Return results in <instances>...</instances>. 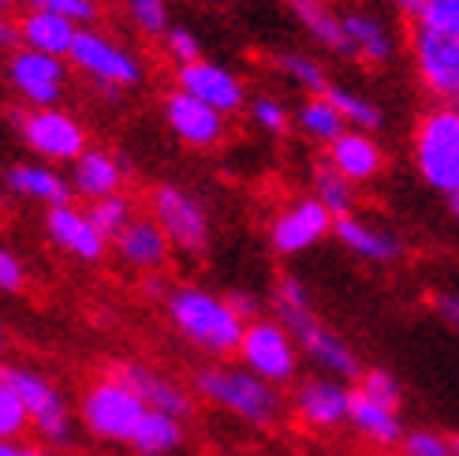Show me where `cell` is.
I'll return each instance as SVG.
<instances>
[{
	"mask_svg": "<svg viewBox=\"0 0 459 456\" xmlns=\"http://www.w3.org/2000/svg\"><path fill=\"white\" fill-rule=\"evenodd\" d=\"M273 318L288 326V333L295 337L303 359L314 363L317 374H333V378H343V381H359V374L366 371L359 363V352L343 340L325 318L314 311V300H310V288L284 273V277L273 285Z\"/></svg>",
	"mask_w": 459,
	"mask_h": 456,
	"instance_id": "1",
	"label": "cell"
},
{
	"mask_svg": "<svg viewBox=\"0 0 459 456\" xmlns=\"http://www.w3.org/2000/svg\"><path fill=\"white\" fill-rule=\"evenodd\" d=\"M169 326L187 340V345L210 359H228L239 352V340L247 333V322L228 303V295L210 292L202 285H172L165 295Z\"/></svg>",
	"mask_w": 459,
	"mask_h": 456,
	"instance_id": "2",
	"label": "cell"
},
{
	"mask_svg": "<svg viewBox=\"0 0 459 456\" xmlns=\"http://www.w3.org/2000/svg\"><path fill=\"white\" fill-rule=\"evenodd\" d=\"M195 393L232 419L258 430L277 426L288 412V400L277 385L247 371L243 363H210V367L195 371Z\"/></svg>",
	"mask_w": 459,
	"mask_h": 456,
	"instance_id": "3",
	"label": "cell"
},
{
	"mask_svg": "<svg viewBox=\"0 0 459 456\" xmlns=\"http://www.w3.org/2000/svg\"><path fill=\"white\" fill-rule=\"evenodd\" d=\"M411 165L419 180L445 195H459V105H429L411 127Z\"/></svg>",
	"mask_w": 459,
	"mask_h": 456,
	"instance_id": "4",
	"label": "cell"
},
{
	"mask_svg": "<svg viewBox=\"0 0 459 456\" xmlns=\"http://www.w3.org/2000/svg\"><path fill=\"white\" fill-rule=\"evenodd\" d=\"M146 412V400L112 371L86 381L79 393V426L101 445H131Z\"/></svg>",
	"mask_w": 459,
	"mask_h": 456,
	"instance_id": "5",
	"label": "cell"
},
{
	"mask_svg": "<svg viewBox=\"0 0 459 456\" xmlns=\"http://www.w3.org/2000/svg\"><path fill=\"white\" fill-rule=\"evenodd\" d=\"M407 57L433 105H459V22H411Z\"/></svg>",
	"mask_w": 459,
	"mask_h": 456,
	"instance_id": "6",
	"label": "cell"
},
{
	"mask_svg": "<svg viewBox=\"0 0 459 456\" xmlns=\"http://www.w3.org/2000/svg\"><path fill=\"white\" fill-rule=\"evenodd\" d=\"M8 120L15 127V135L22 139L30 153H38V162L49 165H75L79 157L90 150V135L79 124V117H72L67 109L53 105V109H12Z\"/></svg>",
	"mask_w": 459,
	"mask_h": 456,
	"instance_id": "7",
	"label": "cell"
},
{
	"mask_svg": "<svg viewBox=\"0 0 459 456\" xmlns=\"http://www.w3.org/2000/svg\"><path fill=\"white\" fill-rule=\"evenodd\" d=\"M0 374L8 378V385L19 393V400L27 404L30 430L41 438V445H49V449L72 445V438H75L72 404H67V397L60 393L56 381H49L34 367H22V363H4Z\"/></svg>",
	"mask_w": 459,
	"mask_h": 456,
	"instance_id": "8",
	"label": "cell"
},
{
	"mask_svg": "<svg viewBox=\"0 0 459 456\" xmlns=\"http://www.w3.org/2000/svg\"><path fill=\"white\" fill-rule=\"evenodd\" d=\"M67 64L90 83L108 90V94H124V90H134L143 83V60L98 27H79V38L72 45Z\"/></svg>",
	"mask_w": 459,
	"mask_h": 456,
	"instance_id": "9",
	"label": "cell"
},
{
	"mask_svg": "<svg viewBox=\"0 0 459 456\" xmlns=\"http://www.w3.org/2000/svg\"><path fill=\"white\" fill-rule=\"evenodd\" d=\"M239 363L247 371H255L258 378H265L269 385H295L299 381V345H295V337L288 333L284 322L277 318H255V322H247V333L239 340Z\"/></svg>",
	"mask_w": 459,
	"mask_h": 456,
	"instance_id": "10",
	"label": "cell"
},
{
	"mask_svg": "<svg viewBox=\"0 0 459 456\" xmlns=\"http://www.w3.org/2000/svg\"><path fill=\"white\" fill-rule=\"evenodd\" d=\"M150 217L165 228L172 250H179V255L198 259L210 247V214L191 191L176 184H157L150 191Z\"/></svg>",
	"mask_w": 459,
	"mask_h": 456,
	"instance_id": "11",
	"label": "cell"
},
{
	"mask_svg": "<svg viewBox=\"0 0 459 456\" xmlns=\"http://www.w3.org/2000/svg\"><path fill=\"white\" fill-rule=\"evenodd\" d=\"M351 397H355V385H348L343 378L333 374H307L291 385V416L299 426L314 430V434H333V430L348 426L351 416Z\"/></svg>",
	"mask_w": 459,
	"mask_h": 456,
	"instance_id": "12",
	"label": "cell"
},
{
	"mask_svg": "<svg viewBox=\"0 0 459 456\" xmlns=\"http://www.w3.org/2000/svg\"><path fill=\"white\" fill-rule=\"evenodd\" d=\"M4 75L27 109H53L67 94V64L60 57L34 53L27 45H15L8 53Z\"/></svg>",
	"mask_w": 459,
	"mask_h": 456,
	"instance_id": "13",
	"label": "cell"
},
{
	"mask_svg": "<svg viewBox=\"0 0 459 456\" xmlns=\"http://www.w3.org/2000/svg\"><path fill=\"white\" fill-rule=\"evenodd\" d=\"M336 228V217L321 206L314 195L295 198L269 221V247L281 259H299L307 250H314L321 240H329Z\"/></svg>",
	"mask_w": 459,
	"mask_h": 456,
	"instance_id": "14",
	"label": "cell"
},
{
	"mask_svg": "<svg viewBox=\"0 0 459 456\" xmlns=\"http://www.w3.org/2000/svg\"><path fill=\"white\" fill-rule=\"evenodd\" d=\"M160 112H165V127L191 150H213V146L224 143V135H228L224 112L198 101L195 94H187V90H179V86H172L165 94Z\"/></svg>",
	"mask_w": 459,
	"mask_h": 456,
	"instance_id": "15",
	"label": "cell"
},
{
	"mask_svg": "<svg viewBox=\"0 0 459 456\" xmlns=\"http://www.w3.org/2000/svg\"><path fill=\"white\" fill-rule=\"evenodd\" d=\"M176 86L187 90V94H195L198 101L213 105L217 112H224V117H232V112L250 105L247 101V83L236 72H228L224 64L205 60V57L195 60V64L176 67Z\"/></svg>",
	"mask_w": 459,
	"mask_h": 456,
	"instance_id": "16",
	"label": "cell"
},
{
	"mask_svg": "<svg viewBox=\"0 0 459 456\" xmlns=\"http://www.w3.org/2000/svg\"><path fill=\"white\" fill-rule=\"evenodd\" d=\"M45 232H49V243L56 250H64V255H72L75 262H86V266L101 262L105 250L112 247L101 236V228L90 221V214L79 210L75 202H64V206L45 210Z\"/></svg>",
	"mask_w": 459,
	"mask_h": 456,
	"instance_id": "17",
	"label": "cell"
},
{
	"mask_svg": "<svg viewBox=\"0 0 459 456\" xmlns=\"http://www.w3.org/2000/svg\"><path fill=\"white\" fill-rule=\"evenodd\" d=\"M117 378H124L134 393H139L146 400L150 412H165V416H176L187 423L195 416V397L183 390L179 381H172L169 374H160L157 367H150V363H139V359H120L108 367Z\"/></svg>",
	"mask_w": 459,
	"mask_h": 456,
	"instance_id": "18",
	"label": "cell"
},
{
	"mask_svg": "<svg viewBox=\"0 0 459 456\" xmlns=\"http://www.w3.org/2000/svg\"><path fill=\"white\" fill-rule=\"evenodd\" d=\"M333 236L348 255H355L359 262H370V266H396L403 259V250H407V243L393 232V228L374 224V221H366L359 214L340 217Z\"/></svg>",
	"mask_w": 459,
	"mask_h": 456,
	"instance_id": "19",
	"label": "cell"
},
{
	"mask_svg": "<svg viewBox=\"0 0 459 456\" xmlns=\"http://www.w3.org/2000/svg\"><path fill=\"white\" fill-rule=\"evenodd\" d=\"M4 191L15 198H30L41 202L45 210L64 206V202H75V188H72V176L56 172L49 162H15L4 169Z\"/></svg>",
	"mask_w": 459,
	"mask_h": 456,
	"instance_id": "20",
	"label": "cell"
},
{
	"mask_svg": "<svg viewBox=\"0 0 459 456\" xmlns=\"http://www.w3.org/2000/svg\"><path fill=\"white\" fill-rule=\"evenodd\" d=\"M348 426L355 434L374 445V449H393L403 442L407 426H403V404H393V400H377L370 393L355 390L351 397V416H348Z\"/></svg>",
	"mask_w": 459,
	"mask_h": 456,
	"instance_id": "21",
	"label": "cell"
},
{
	"mask_svg": "<svg viewBox=\"0 0 459 456\" xmlns=\"http://www.w3.org/2000/svg\"><path fill=\"white\" fill-rule=\"evenodd\" d=\"M325 165L336 169L348 184L362 188V184H370V180H377L385 172V150L370 131L348 127L333 146H325Z\"/></svg>",
	"mask_w": 459,
	"mask_h": 456,
	"instance_id": "22",
	"label": "cell"
},
{
	"mask_svg": "<svg viewBox=\"0 0 459 456\" xmlns=\"http://www.w3.org/2000/svg\"><path fill=\"white\" fill-rule=\"evenodd\" d=\"M343 38H348V60H359L366 67H385L396 57V34L377 12H343Z\"/></svg>",
	"mask_w": 459,
	"mask_h": 456,
	"instance_id": "23",
	"label": "cell"
},
{
	"mask_svg": "<svg viewBox=\"0 0 459 456\" xmlns=\"http://www.w3.org/2000/svg\"><path fill=\"white\" fill-rule=\"evenodd\" d=\"M112 250H117L120 262L131 266V269H139V273H160V269L169 266L172 243L165 236V228H160L150 214H139L117 240H112Z\"/></svg>",
	"mask_w": 459,
	"mask_h": 456,
	"instance_id": "24",
	"label": "cell"
},
{
	"mask_svg": "<svg viewBox=\"0 0 459 456\" xmlns=\"http://www.w3.org/2000/svg\"><path fill=\"white\" fill-rule=\"evenodd\" d=\"M15 31H19V45L45 57H60V60L72 57V45L79 38L75 22L56 15L53 8H27L15 19Z\"/></svg>",
	"mask_w": 459,
	"mask_h": 456,
	"instance_id": "25",
	"label": "cell"
},
{
	"mask_svg": "<svg viewBox=\"0 0 459 456\" xmlns=\"http://www.w3.org/2000/svg\"><path fill=\"white\" fill-rule=\"evenodd\" d=\"M72 188L86 202L120 195L124 191V165L117 162V153H108L101 146H90L79 162L72 165Z\"/></svg>",
	"mask_w": 459,
	"mask_h": 456,
	"instance_id": "26",
	"label": "cell"
},
{
	"mask_svg": "<svg viewBox=\"0 0 459 456\" xmlns=\"http://www.w3.org/2000/svg\"><path fill=\"white\" fill-rule=\"evenodd\" d=\"M291 19L310 34L317 49L348 60V38H343V12H336L329 0H284Z\"/></svg>",
	"mask_w": 459,
	"mask_h": 456,
	"instance_id": "27",
	"label": "cell"
},
{
	"mask_svg": "<svg viewBox=\"0 0 459 456\" xmlns=\"http://www.w3.org/2000/svg\"><path fill=\"white\" fill-rule=\"evenodd\" d=\"M183 442H187V423L165 412H146L127 449L134 456H176Z\"/></svg>",
	"mask_w": 459,
	"mask_h": 456,
	"instance_id": "28",
	"label": "cell"
},
{
	"mask_svg": "<svg viewBox=\"0 0 459 456\" xmlns=\"http://www.w3.org/2000/svg\"><path fill=\"white\" fill-rule=\"evenodd\" d=\"M295 127H299L310 143H321V146H333L340 135L348 131V124H343V117H340V109L325 94L303 98V105L295 109Z\"/></svg>",
	"mask_w": 459,
	"mask_h": 456,
	"instance_id": "29",
	"label": "cell"
},
{
	"mask_svg": "<svg viewBox=\"0 0 459 456\" xmlns=\"http://www.w3.org/2000/svg\"><path fill=\"white\" fill-rule=\"evenodd\" d=\"M325 98L340 109V117H343V124H348V127L370 131V135H377V131L385 127V109H381L370 94H362V90L343 86V83H329Z\"/></svg>",
	"mask_w": 459,
	"mask_h": 456,
	"instance_id": "30",
	"label": "cell"
},
{
	"mask_svg": "<svg viewBox=\"0 0 459 456\" xmlns=\"http://www.w3.org/2000/svg\"><path fill=\"white\" fill-rule=\"evenodd\" d=\"M273 67L295 86V90H303V94H325L329 90V72H325V64H321L317 57L303 53V49H281V53H273Z\"/></svg>",
	"mask_w": 459,
	"mask_h": 456,
	"instance_id": "31",
	"label": "cell"
},
{
	"mask_svg": "<svg viewBox=\"0 0 459 456\" xmlns=\"http://www.w3.org/2000/svg\"><path fill=\"white\" fill-rule=\"evenodd\" d=\"M314 198L321 202V206H325L336 221L340 217H351L355 214V184H348V180H343L336 169H329V165H317L314 169Z\"/></svg>",
	"mask_w": 459,
	"mask_h": 456,
	"instance_id": "32",
	"label": "cell"
},
{
	"mask_svg": "<svg viewBox=\"0 0 459 456\" xmlns=\"http://www.w3.org/2000/svg\"><path fill=\"white\" fill-rule=\"evenodd\" d=\"M86 214H90V221H94V224L101 228V236H105L108 243L117 240L134 217H139V214H134V198H131L127 191L90 202V210H86Z\"/></svg>",
	"mask_w": 459,
	"mask_h": 456,
	"instance_id": "33",
	"label": "cell"
},
{
	"mask_svg": "<svg viewBox=\"0 0 459 456\" xmlns=\"http://www.w3.org/2000/svg\"><path fill=\"white\" fill-rule=\"evenodd\" d=\"M455 434H445L437 426H407L403 442L396 445V456H452Z\"/></svg>",
	"mask_w": 459,
	"mask_h": 456,
	"instance_id": "34",
	"label": "cell"
},
{
	"mask_svg": "<svg viewBox=\"0 0 459 456\" xmlns=\"http://www.w3.org/2000/svg\"><path fill=\"white\" fill-rule=\"evenodd\" d=\"M247 112H250V124H255L258 131H265V135H273V139H281V135H288L295 127V112L273 94L255 98L247 105Z\"/></svg>",
	"mask_w": 459,
	"mask_h": 456,
	"instance_id": "35",
	"label": "cell"
},
{
	"mask_svg": "<svg viewBox=\"0 0 459 456\" xmlns=\"http://www.w3.org/2000/svg\"><path fill=\"white\" fill-rule=\"evenodd\" d=\"M27 430H30L27 404L19 400V393L8 385V378L0 374V438H4V442H19Z\"/></svg>",
	"mask_w": 459,
	"mask_h": 456,
	"instance_id": "36",
	"label": "cell"
},
{
	"mask_svg": "<svg viewBox=\"0 0 459 456\" xmlns=\"http://www.w3.org/2000/svg\"><path fill=\"white\" fill-rule=\"evenodd\" d=\"M131 22L150 38H165L172 31L169 22V0H127Z\"/></svg>",
	"mask_w": 459,
	"mask_h": 456,
	"instance_id": "37",
	"label": "cell"
},
{
	"mask_svg": "<svg viewBox=\"0 0 459 456\" xmlns=\"http://www.w3.org/2000/svg\"><path fill=\"white\" fill-rule=\"evenodd\" d=\"M160 41H165V53H169V60H172L176 67L202 60V41H198V34H195L191 27H172Z\"/></svg>",
	"mask_w": 459,
	"mask_h": 456,
	"instance_id": "38",
	"label": "cell"
},
{
	"mask_svg": "<svg viewBox=\"0 0 459 456\" xmlns=\"http://www.w3.org/2000/svg\"><path fill=\"white\" fill-rule=\"evenodd\" d=\"M45 8H53L56 15L72 19L75 27H94L98 15H101L98 0H49V4H45Z\"/></svg>",
	"mask_w": 459,
	"mask_h": 456,
	"instance_id": "39",
	"label": "cell"
},
{
	"mask_svg": "<svg viewBox=\"0 0 459 456\" xmlns=\"http://www.w3.org/2000/svg\"><path fill=\"white\" fill-rule=\"evenodd\" d=\"M27 288V266H22V259L15 255V250L0 247V292H22Z\"/></svg>",
	"mask_w": 459,
	"mask_h": 456,
	"instance_id": "40",
	"label": "cell"
},
{
	"mask_svg": "<svg viewBox=\"0 0 459 456\" xmlns=\"http://www.w3.org/2000/svg\"><path fill=\"white\" fill-rule=\"evenodd\" d=\"M429 307H433V314H437L452 333H459V288H441V292H433Z\"/></svg>",
	"mask_w": 459,
	"mask_h": 456,
	"instance_id": "41",
	"label": "cell"
},
{
	"mask_svg": "<svg viewBox=\"0 0 459 456\" xmlns=\"http://www.w3.org/2000/svg\"><path fill=\"white\" fill-rule=\"evenodd\" d=\"M224 295H228V303L236 307V314L243 318V322H255V318H262V303H258V295H255V292L232 288V292H224Z\"/></svg>",
	"mask_w": 459,
	"mask_h": 456,
	"instance_id": "42",
	"label": "cell"
},
{
	"mask_svg": "<svg viewBox=\"0 0 459 456\" xmlns=\"http://www.w3.org/2000/svg\"><path fill=\"white\" fill-rule=\"evenodd\" d=\"M419 22H459V0H426Z\"/></svg>",
	"mask_w": 459,
	"mask_h": 456,
	"instance_id": "43",
	"label": "cell"
},
{
	"mask_svg": "<svg viewBox=\"0 0 459 456\" xmlns=\"http://www.w3.org/2000/svg\"><path fill=\"white\" fill-rule=\"evenodd\" d=\"M12 41H19V31H15V22L0 19V67L8 64V45H12Z\"/></svg>",
	"mask_w": 459,
	"mask_h": 456,
	"instance_id": "44",
	"label": "cell"
},
{
	"mask_svg": "<svg viewBox=\"0 0 459 456\" xmlns=\"http://www.w3.org/2000/svg\"><path fill=\"white\" fill-rule=\"evenodd\" d=\"M19 456H60L56 449H49V445H22L19 449Z\"/></svg>",
	"mask_w": 459,
	"mask_h": 456,
	"instance_id": "45",
	"label": "cell"
},
{
	"mask_svg": "<svg viewBox=\"0 0 459 456\" xmlns=\"http://www.w3.org/2000/svg\"><path fill=\"white\" fill-rule=\"evenodd\" d=\"M19 449H22V445H15V442H4V438H0V456H19Z\"/></svg>",
	"mask_w": 459,
	"mask_h": 456,
	"instance_id": "46",
	"label": "cell"
},
{
	"mask_svg": "<svg viewBox=\"0 0 459 456\" xmlns=\"http://www.w3.org/2000/svg\"><path fill=\"white\" fill-rule=\"evenodd\" d=\"M15 4H19V0H0V19H8V15H15Z\"/></svg>",
	"mask_w": 459,
	"mask_h": 456,
	"instance_id": "47",
	"label": "cell"
},
{
	"mask_svg": "<svg viewBox=\"0 0 459 456\" xmlns=\"http://www.w3.org/2000/svg\"><path fill=\"white\" fill-rule=\"evenodd\" d=\"M448 206H452V217H455V221H459V195H455V198H452V202H448Z\"/></svg>",
	"mask_w": 459,
	"mask_h": 456,
	"instance_id": "48",
	"label": "cell"
},
{
	"mask_svg": "<svg viewBox=\"0 0 459 456\" xmlns=\"http://www.w3.org/2000/svg\"><path fill=\"white\" fill-rule=\"evenodd\" d=\"M4 348H8V337H4V329H0V355H4Z\"/></svg>",
	"mask_w": 459,
	"mask_h": 456,
	"instance_id": "49",
	"label": "cell"
},
{
	"mask_svg": "<svg viewBox=\"0 0 459 456\" xmlns=\"http://www.w3.org/2000/svg\"><path fill=\"white\" fill-rule=\"evenodd\" d=\"M27 4H30V8H45V4H49V0H27Z\"/></svg>",
	"mask_w": 459,
	"mask_h": 456,
	"instance_id": "50",
	"label": "cell"
},
{
	"mask_svg": "<svg viewBox=\"0 0 459 456\" xmlns=\"http://www.w3.org/2000/svg\"><path fill=\"white\" fill-rule=\"evenodd\" d=\"M452 456H459V434H455V452H452Z\"/></svg>",
	"mask_w": 459,
	"mask_h": 456,
	"instance_id": "51",
	"label": "cell"
},
{
	"mask_svg": "<svg viewBox=\"0 0 459 456\" xmlns=\"http://www.w3.org/2000/svg\"><path fill=\"white\" fill-rule=\"evenodd\" d=\"M90 456H101V452H90Z\"/></svg>",
	"mask_w": 459,
	"mask_h": 456,
	"instance_id": "52",
	"label": "cell"
}]
</instances>
